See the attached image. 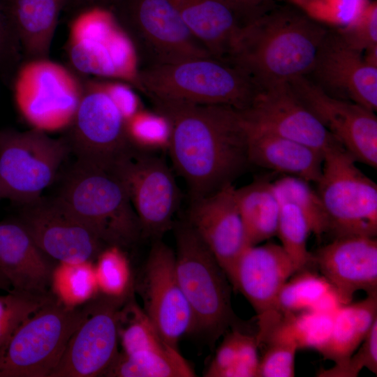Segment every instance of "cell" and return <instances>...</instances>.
Masks as SVG:
<instances>
[{
	"instance_id": "obj_1",
	"label": "cell",
	"mask_w": 377,
	"mask_h": 377,
	"mask_svg": "<svg viewBox=\"0 0 377 377\" xmlns=\"http://www.w3.org/2000/svg\"><path fill=\"white\" fill-rule=\"evenodd\" d=\"M170 126L168 151L191 200L232 184L249 164L239 110L224 105L153 101Z\"/></svg>"
},
{
	"instance_id": "obj_2",
	"label": "cell",
	"mask_w": 377,
	"mask_h": 377,
	"mask_svg": "<svg viewBox=\"0 0 377 377\" xmlns=\"http://www.w3.org/2000/svg\"><path fill=\"white\" fill-rule=\"evenodd\" d=\"M328 28L296 6H276L242 27L225 61L260 89L307 75Z\"/></svg>"
},
{
	"instance_id": "obj_3",
	"label": "cell",
	"mask_w": 377,
	"mask_h": 377,
	"mask_svg": "<svg viewBox=\"0 0 377 377\" xmlns=\"http://www.w3.org/2000/svg\"><path fill=\"white\" fill-rule=\"evenodd\" d=\"M137 87L151 101L248 108L260 90L241 71L214 57L138 69Z\"/></svg>"
},
{
	"instance_id": "obj_4",
	"label": "cell",
	"mask_w": 377,
	"mask_h": 377,
	"mask_svg": "<svg viewBox=\"0 0 377 377\" xmlns=\"http://www.w3.org/2000/svg\"><path fill=\"white\" fill-rule=\"evenodd\" d=\"M57 198L105 246L128 247L142 236L126 190L113 169L77 160Z\"/></svg>"
},
{
	"instance_id": "obj_5",
	"label": "cell",
	"mask_w": 377,
	"mask_h": 377,
	"mask_svg": "<svg viewBox=\"0 0 377 377\" xmlns=\"http://www.w3.org/2000/svg\"><path fill=\"white\" fill-rule=\"evenodd\" d=\"M175 269L195 330L215 341L235 322L229 279L188 221L175 226Z\"/></svg>"
},
{
	"instance_id": "obj_6",
	"label": "cell",
	"mask_w": 377,
	"mask_h": 377,
	"mask_svg": "<svg viewBox=\"0 0 377 377\" xmlns=\"http://www.w3.org/2000/svg\"><path fill=\"white\" fill-rule=\"evenodd\" d=\"M84 314L53 297L0 347V377H50Z\"/></svg>"
},
{
	"instance_id": "obj_7",
	"label": "cell",
	"mask_w": 377,
	"mask_h": 377,
	"mask_svg": "<svg viewBox=\"0 0 377 377\" xmlns=\"http://www.w3.org/2000/svg\"><path fill=\"white\" fill-rule=\"evenodd\" d=\"M341 144L323 154L316 190L328 219V233L375 237L377 234V185L356 165Z\"/></svg>"
},
{
	"instance_id": "obj_8",
	"label": "cell",
	"mask_w": 377,
	"mask_h": 377,
	"mask_svg": "<svg viewBox=\"0 0 377 377\" xmlns=\"http://www.w3.org/2000/svg\"><path fill=\"white\" fill-rule=\"evenodd\" d=\"M70 151L67 138L38 129L0 130V198L24 205L41 198Z\"/></svg>"
},
{
	"instance_id": "obj_9",
	"label": "cell",
	"mask_w": 377,
	"mask_h": 377,
	"mask_svg": "<svg viewBox=\"0 0 377 377\" xmlns=\"http://www.w3.org/2000/svg\"><path fill=\"white\" fill-rule=\"evenodd\" d=\"M66 52L80 75L119 78L137 87L135 48L115 15L104 8H87L72 20Z\"/></svg>"
},
{
	"instance_id": "obj_10",
	"label": "cell",
	"mask_w": 377,
	"mask_h": 377,
	"mask_svg": "<svg viewBox=\"0 0 377 377\" xmlns=\"http://www.w3.org/2000/svg\"><path fill=\"white\" fill-rule=\"evenodd\" d=\"M13 81L16 107L31 128L48 133L69 127L83 92L73 71L48 58L26 60Z\"/></svg>"
},
{
	"instance_id": "obj_11",
	"label": "cell",
	"mask_w": 377,
	"mask_h": 377,
	"mask_svg": "<svg viewBox=\"0 0 377 377\" xmlns=\"http://www.w3.org/2000/svg\"><path fill=\"white\" fill-rule=\"evenodd\" d=\"M113 170L126 190L142 236L161 239L172 228L180 201L170 168L154 153L133 147L116 163Z\"/></svg>"
},
{
	"instance_id": "obj_12",
	"label": "cell",
	"mask_w": 377,
	"mask_h": 377,
	"mask_svg": "<svg viewBox=\"0 0 377 377\" xmlns=\"http://www.w3.org/2000/svg\"><path fill=\"white\" fill-rule=\"evenodd\" d=\"M67 138L77 160L113 169L133 147L126 120L102 82H83V92Z\"/></svg>"
},
{
	"instance_id": "obj_13",
	"label": "cell",
	"mask_w": 377,
	"mask_h": 377,
	"mask_svg": "<svg viewBox=\"0 0 377 377\" xmlns=\"http://www.w3.org/2000/svg\"><path fill=\"white\" fill-rule=\"evenodd\" d=\"M127 8L120 24L135 48L149 57L147 66L213 57L169 0H128Z\"/></svg>"
},
{
	"instance_id": "obj_14",
	"label": "cell",
	"mask_w": 377,
	"mask_h": 377,
	"mask_svg": "<svg viewBox=\"0 0 377 377\" xmlns=\"http://www.w3.org/2000/svg\"><path fill=\"white\" fill-rule=\"evenodd\" d=\"M103 296H96L84 307V317L50 377L103 376L117 356L119 311L126 295Z\"/></svg>"
},
{
	"instance_id": "obj_15",
	"label": "cell",
	"mask_w": 377,
	"mask_h": 377,
	"mask_svg": "<svg viewBox=\"0 0 377 377\" xmlns=\"http://www.w3.org/2000/svg\"><path fill=\"white\" fill-rule=\"evenodd\" d=\"M301 103L357 161L377 166V117L352 101L333 97L307 76L287 82Z\"/></svg>"
},
{
	"instance_id": "obj_16",
	"label": "cell",
	"mask_w": 377,
	"mask_h": 377,
	"mask_svg": "<svg viewBox=\"0 0 377 377\" xmlns=\"http://www.w3.org/2000/svg\"><path fill=\"white\" fill-rule=\"evenodd\" d=\"M18 219L38 246L58 262L93 261L105 246L57 198L22 205Z\"/></svg>"
},
{
	"instance_id": "obj_17",
	"label": "cell",
	"mask_w": 377,
	"mask_h": 377,
	"mask_svg": "<svg viewBox=\"0 0 377 377\" xmlns=\"http://www.w3.org/2000/svg\"><path fill=\"white\" fill-rule=\"evenodd\" d=\"M145 311L162 339L177 348L180 339L195 330L189 304L179 283L175 252L154 239L145 269Z\"/></svg>"
},
{
	"instance_id": "obj_18",
	"label": "cell",
	"mask_w": 377,
	"mask_h": 377,
	"mask_svg": "<svg viewBox=\"0 0 377 377\" xmlns=\"http://www.w3.org/2000/svg\"><path fill=\"white\" fill-rule=\"evenodd\" d=\"M240 111L248 126L297 141L323 154L339 142L287 82L261 89L250 105Z\"/></svg>"
},
{
	"instance_id": "obj_19",
	"label": "cell",
	"mask_w": 377,
	"mask_h": 377,
	"mask_svg": "<svg viewBox=\"0 0 377 377\" xmlns=\"http://www.w3.org/2000/svg\"><path fill=\"white\" fill-rule=\"evenodd\" d=\"M327 94L377 110V66L328 29L314 64L306 75Z\"/></svg>"
},
{
	"instance_id": "obj_20",
	"label": "cell",
	"mask_w": 377,
	"mask_h": 377,
	"mask_svg": "<svg viewBox=\"0 0 377 377\" xmlns=\"http://www.w3.org/2000/svg\"><path fill=\"white\" fill-rule=\"evenodd\" d=\"M187 221L228 278L239 256L250 246L232 184L191 200Z\"/></svg>"
},
{
	"instance_id": "obj_21",
	"label": "cell",
	"mask_w": 377,
	"mask_h": 377,
	"mask_svg": "<svg viewBox=\"0 0 377 377\" xmlns=\"http://www.w3.org/2000/svg\"><path fill=\"white\" fill-rule=\"evenodd\" d=\"M313 256V264L329 282L343 304L359 290L377 294V240L367 236L334 238Z\"/></svg>"
},
{
	"instance_id": "obj_22",
	"label": "cell",
	"mask_w": 377,
	"mask_h": 377,
	"mask_svg": "<svg viewBox=\"0 0 377 377\" xmlns=\"http://www.w3.org/2000/svg\"><path fill=\"white\" fill-rule=\"evenodd\" d=\"M297 269L281 245L248 246L235 261L228 279L257 316L275 309L277 297Z\"/></svg>"
},
{
	"instance_id": "obj_23",
	"label": "cell",
	"mask_w": 377,
	"mask_h": 377,
	"mask_svg": "<svg viewBox=\"0 0 377 377\" xmlns=\"http://www.w3.org/2000/svg\"><path fill=\"white\" fill-rule=\"evenodd\" d=\"M19 219L0 222V271L12 289L50 293L54 266Z\"/></svg>"
},
{
	"instance_id": "obj_24",
	"label": "cell",
	"mask_w": 377,
	"mask_h": 377,
	"mask_svg": "<svg viewBox=\"0 0 377 377\" xmlns=\"http://www.w3.org/2000/svg\"><path fill=\"white\" fill-rule=\"evenodd\" d=\"M245 124L249 164L295 176L310 183L318 182L322 172L323 153L297 141Z\"/></svg>"
},
{
	"instance_id": "obj_25",
	"label": "cell",
	"mask_w": 377,
	"mask_h": 377,
	"mask_svg": "<svg viewBox=\"0 0 377 377\" xmlns=\"http://www.w3.org/2000/svg\"><path fill=\"white\" fill-rule=\"evenodd\" d=\"M210 54L225 61L244 24L223 0H169Z\"/></svg>"
},
{
	"instance_id": "obj_26",
	"label": "cell",
	"mask_w": 377,
	"mask_h": 377,
	"mask_svg": "<svg viewBox=\"0 0 377 377\" xmlns=\"http://www.w3.org/2000/svg\"><path fill=\"white\" fill-rule=\"evenodd\" d=\"M68 0H4L26 60L48 58L59 17Z\"/></svg>"
},
{
	"instance_id": "obj_27",
	"label": "cell",
	"mask_w": 377,
	"mask_h": 377,
	"mask_svg": "<svg viewBox=\"0 0 377 377\" xmlns=\"http://www.w3.org/2000/svg\"><path fill=\"white\" fill-rule=\"evenodd\" d=\"M377 320V294L343 304L335 312L329 339L319 352L335 364L348 359L360 346Z\"/></svg>"
},
{
	"instance_id": "obj_28",
	"label": "cell",
	"mask_w": 377,
	"mask_h": 377,
	"mask_svg": "<svg viewBox=\"0 0 377 377\" xmlns=\"http://www.w3.org/2000/svg\"><path fill=\"white\" fill-rule=\"evenodd\" d=\"M235 198L250 245L258 244L276 235L281 205L270 182L258 179L235 188Z\"/></svg>"
},
{
	"instance_id": "obj_29",
	"label": "cell",
	"mask_w": 377,
	"mask_h": 377,
	"mask_svg": "<svg viewBox=\"0 0 377 377\" xmlns=\"http://www.w3.org/2000/svg\"><path fill=\"white\" fill-rule=\"evenodd\" d=\"M283 285L275 309L283 314L304 311L334 313L343 305L329 282L306 269L297 272Z\"/></svg>"
},
{
	"instance_id": "obj_30",
	"label": "cell",
	"mask_w": 377,
	"mask_h": 377,
	"mask_svg": "<svg viewBox=\"0 0 377 377\" xmlns=\"http://www.w3.org/2000/svg\"><path fill=\"white\" fill-rule=\"evenodd\" d=\"M113 377H191L195 372L170 345L132 354L119 353L103 374Z\"/></svg>"
},
{
	"instance_id": "obj_31",
	"label": "cell",
	"mask_w": 377,
	"mask_h": 377,
	"mask_svg": "<svg viewBox=\"0 0 377 377\" xmlns=\"http://www.w3.org/2000/svg\"><path fill=\"white\" fill-rule=\"evenodd\" d=\"M53 297L64 306L77 308L99 293L93 261L58 262L50 280Z\"/></svg>"
},
{
	"instance_id": "obj_32",
	"label": "cell",
	"mask_w": 377,
	"mask_h": 377,
	"mask_svg": "<svg viewBox=\"0 0 377 377\" xmlns=\"http://www.w3.org/2000/svg\"><path fill=\"white\" fill-rule=\"evenodd\" d=\"M271 186L280 204L290 203L300 209L307 220L311 232L316 237L328 233V219L324 205L310 182L285 175L271 182Z\"/></svg>"
},
{
	"instance_id": "obj_33",
	"label": "cell",
	"mask_w": 377,
	"mask_h": 377,
	"mask_svg": "<svg viewBox=\"0 0 377 377\" xmlns=\"http://www.w3.org/2000/svg\"><path fill=\"white\" fill-rule=\"evenodd\" d=\"M126 296L120 306L118 320L119 341L122 353L132 354L169 345L162 339L145 311L131 297V293L129 297Z\"/></svg>"
},
{
	"instance_id": "obj_34",
	"label": "cell",
	"mask_w": 377,
	"mask_h": 377,
	"mask_svg": "<svg viewBox=\"0 0 377 377\" xmlns=\"http://www.w3.org/2000/svg\"><path fill=\"white\" fill-rule=\"evenodd\" d=\"M276 235L281 246L293 262L297 271L306 269L313 263V256L307 250L311 232L309 224L300 209L290 203H282Z\"/></svg>"
},
{
	"instance_id": "obj_35",
	"label": "cell",
	"mask_w": 377,
	"mask_h": 377,
	"mask_svg": "<svg viewBox=\"0 0 377 377\" xmlns=\"http://www.w3.org/2000/svg\"><path fill=\"white\" fill-rule=\"evenodd\" d=\"M94 264L99 293L121 298L130 290L131 274L128 260L117 246H107L98 255Z\"/></svg>"
},
{
	"instance_id": "obj_36",
	"label": "cell",
	"mask_w": 377,
	"mask_h": 377,
	"mask_svg": "<svg viewBox=\"0 0 377 377\" xmlns=\"http://www.w3.org/2000/svg\"><path fill=\"white\" fill-rule=\"evenodd\" d=\"M128 138L139 150L154 153L168 150L170 141V126L168 119L155 111L139 110L126 121Z\"/></svg>"
},
{
	"instance_id": "obj_37",
	"label": "cell",
	"mask_w": 377,
	"mask_h": 377,
	"mask_svg": "<svg viewBox=\"0 0 377 377\" xmlns=\"http://www.w3.org/2000/svg\"><path fill=\"white\" fill-rule=\"evenodd\" d=\"M52 298L50 293L38 295L13 289L0 295V347L26 319Z\"/></svg>"
},
{
	"instance_id": "obj_38",
	"label": "cell",
	"mask_w": 377,
	"mask_h": 377,
	"mask_svg": "<svg viewBox=\"0 0 377 377\" xmlns=\"http://www.w3.org/2000/svg\"><path fill=\"white\" fill-rule=\"evenodd\" d=\"M334 313L304 311L283 314L298 348L320 352L330 336Z\"/></svg>"
},
{
	"instance_id": "obj_39",
	"label": "cell",
	"mask_w": 377,
	"mask_h": 377,
	"mask_svg": "<svg viewBox=\"0 0 377 377\" xmlns=\"http://www.w3.org/2000/svg\"><path fill=\"white\" fill-rule=\"evenodd\" d=\"M312 19L340 28L355 20L370 0H289Z\"/></svg>"
},
{
	"instance_id": "obj_40",
	"label": "cell",
	"mask_w": 377,
	"mask_h": 377,
	"mask_svg": "<svg viewBox=\"0 0 377 377\" xmlns=\"http://www.w3.org/2000/svg\"><path fill=\"white\" fill-rule=\"evenodd\" d=\"M366 368L377 374V320L357 349L345 361L318 373L320 377H356Z\"/></svg>"
},
{
	"instance_id": "obj_41",
	"label": "cell",
	"mask_w": 377,
	"mask_h": 377,
	"mask_svg": "<svg viewBox=\"0 0 377 377\" xmlns=\"http://www.w3.org/2000/svg\"><path fill=\"white\" fill-rule=\"evenodd\" d=\"M335 30L348 47L358 52L377 46L376 1H370L355 20Z\"/></svg>"
},
{
	"instance_id": "obj_42",
	"label": "cell",
	"mask_w": 377,
	"mask_h": 377,
	"mask_svg": "<svg viewBox=\"0 0 377 377\" xmlns=\"http://www.w3.org/2000/svg\"><path fill=\"white\" fill-rule=\"evenodd\" d=\"M23 58L20 43L7 14L4 0H0V75L13 81Z\"/></svg>"
},
{
	"instance_id": "obj_43",
	"label": "cell",
	"mask_w": 377,
	"mask_h": 377,
	"mask_svg": "<svg viewBox=\"0 0 377 377\" xmlns=\"http://www.w3.org/2000/svg\"><path fill=\"white\" fill-rule=\"evenodd\" d=\"M256 336L240 332L237 356L221 377H258L260 358Z\"/></svg>"
},
{
	"instance_id": "obj_44",
	"label": "cell",
	"mask_w": 377,
	"mask_h": 377,
	"mask_svg": "<svg viewBox=\"0 0 377 377\" xmlns=\"http://www.w3.org/2000/svg\"><path fill=\"white\" fill-rule=\"evenodd\" d=\"M239 333L240 331L234 330L225 337L205 372L206 376L221 377L233 364L237 356Z\"/></svg>"
},
{
	"instance_id": "obj_45",
	"label": "cell",
	"mask_w": 377,
	"mask_h": 377,
	"mask_svg": "<svg viewBox=\"0 0 377 377\" xmlns=\"http://www.w3.org/2000/svg\"><path fill=\"white\" fill-rule=\"evenodd\" d=\"M102 83L126 121L140 110L136 96L128 86L116 82H102Z\"/></svg>"
},
{
	"instance_id": "obj_46",
	"label": "cell",
	"mask_w": 377,
	"mask_h": 377,
	"mask_svg": "<svg viewBox=\"0 0 377 377\" xmlns=\"http://www.w3.org/2000/svg\"><path fill=\"white\" fill-rule=\"evenodd\" d=\"M238 15L244 25L276 6L274 0H223Z\"/></svg>"
},
{
	"instance_id": "obj_47",
	"label": "cell",
	"mask_w": 377,
	"mask_h": 377,
	"mask_svg": "<svg viewBox=\"0 0 377 377\" xmlns=\"http://www.w3.org/2000/svg\"><path fill=\"white\" fill-rule=\"evenodd\" d=\"M11 288L10 283L0 271V290L10 291Z\"/></svg>"
},
{
	"instance_id": "obj_48",
	"label": "cell",
	"mask_w": 377,
	"mask_h": 377,
	"mask_svg": "<svg viewBox=\"0 0 377 377\" xmlns=\"http://www.w3.org/2000/svg\"><path fill=\"white\" fill-rule=\"evenodd\" d=\"M81 1H85V2H93V1H98V0H81Z\"/></svg>"
}]
</instances>
